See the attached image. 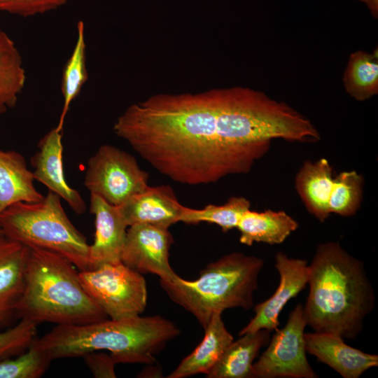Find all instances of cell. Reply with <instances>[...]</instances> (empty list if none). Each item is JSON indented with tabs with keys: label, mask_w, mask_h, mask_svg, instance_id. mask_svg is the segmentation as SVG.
Masks as SVG:
<instances>
[{
	"label": "cell",
	"mask_w": 378,
	"mask_h": 378,
	"mask_svg": "<svg viewBox=\"0 0 378 378\" xmlns=\"http://www.w3.org/2000/svg\"><path fill=\"white\" fill-rule=\"evenodd\" d=\"M278 124L271 97L237 86L150 96L130 105L113 131L160 174L196 186L248 173Z\"/></svg>",
	"instance_id": "obj_1"
},
{
	"label": "cell",
	"mask_w": 378,
	"mask_h": 378,
	"mask_svg": "<svg viewBox=\"0 0 378 378\" xmlns=\"http://www.w3.org/2000/svg\"><path fill=\"white\" fill-rule=\"evenodd\" d=\"M309 290L303 306L314 331L355 339L375 307V294L364 262L339 241L318 244L309 264Z\"/></svg>",
	"instance_id": "obj_2"
},
{
	"label": "cell",
	"mask_w": 378,
	"mask_h": 378,
	"mask_svg": "<svg viewBox=\"0 0 378 378\" xmlns=\"http://www.w3.org/2000/svg\"><path fill=\"white\" fill-rule=\"evenodd\" d=\"M179 333L172 321L160 316L139 315L85 324L57 325L32 344L52 360L106 350L116 364L150 365L167 342Z\"/></svg>",
	"instance_id": "obj_3"
},
{
	"label": "cell",
	"mask_w": 378,
	"mask_h": 378,
	"mask_svg": "<svg viewBox=\"0 0 378 378\" xmlns=\"http://www.w3.org/2000/svg\"><path fill=\"white\" fill-rule=\"evenodd\" d=\"M76 266L60 254L29 248L16 316L36 324L78 325L108 318L82 286Z\"/></svg>",
	"instance_id": "obj_4"
},
{
	"label": "cell",
	"mask_w": 378,
	"mask_h": 378,
	"mask_svg": "<svg viewBox=\"0 0 378 378\" xmlns=\"http://www.w3.org/2000/svg\"><path fill=\"white\" fill-rule=\"evenodd\" d=\"M264 265L260 257L232 252L209 263L194 281L180 276L173 282L160 279V286L204 329L215 314L253 307V295Z\"/></svg>",
	"instance_id": "obj_5"
},
{
	"label": "cell",
	"mask_w": 378,
	"mask_h": 378,
	"mask_svg": "<svg viewBox=\"0 0 378 378\" xmlns=\"http://www.w3.org/2000/svg\"><path fill=\"white\" fill-rule=\"evenodd\" d=\"M61 200L48 190L38 201L15 203L0 214V227L6 237L29 248L54 251L79 271L90 270V245L68 218Z\"/></svg>",
	"instance_id": "obj_6"
},
{
	"label": "cell",
	"mask_w": 378,
	"mask_h": 378,
	"mask_svg": "<svg viewBox=\"0 0 378 378\" xmlns=\"http://www.w3.org/2000/svg\"><path fill=\"white\" fill-rule=\"evenodd\" d=\"M78 276L84 289L110 318L136 316L145 310L146 280L121 261L79 271Z\"/></svg>",
	"instance_id": "obj_7"
},
{
	"label": "cell",
	"mask_w": 378,
	"mask_h": 378,
	"mask_svg": "<svg viewBox=\"0 0 378 378\" xmlns=\"http://www.w3.org/2000/svg\"><path fill=\"white\" fill-rule=\"evenodd\" d=\"M148 174L131 154L111 145L101 146L90 158L84 185L90 194L120 206L148 185Z\"/></svg>",
	"instance_id": "obj_8"
},
{
	"label": "cell",
	"mask_w": 378,
	"mask_h": 378,
	"mask_svg": "<svg viewBox=\"0 0 378 378\" xmlns=\"http://www.w3.org/2000/svg\"><path fill=\"white\" fill-rule=\"evenodd\" d=\"M303 305L290 312L286 325L276 330L267 348L252 367V378H317L307 358Z\"/></svg>",
	"instance_id": "obj_9"
},
{
	"label": "cell",
	"mask_w": 378,
	"mask_h": 378,
	"mask_svg": "<svg viewBox=\"0 0 378 378\" xmlns=\"http://www.w3.org/2000/svg\"><path fill=\"white\" fill-rule=\"evenodd\" d=\"M173 237L168 229L147 224L129 226L120 260L141 274H153L160 279L174 281L179 276L169 265V251Z\"/></svg>",
	"instance_id": "obj_10"
},
{
	"label": "cell",
	"mask_w": 378,
	"mask_h": 378,
	"mask_svg": "<svg viewBox=\"0 0 378 378\" xmlns=\"http://www.w3.org/2000/svg\"><path fill=\"white\" fill-rule=\"evenodd\" d=\"M274 267L279 276L277 288L270 298L254 307V316L239 335L262 329L270 332L277 330L280 324L279 317L285 305L307 286L309 277L307 260L290 258L279 251L274 257Z\"/></svg>",
	"instance_id": "obj_11"
},
{
	"label": "cell",
	"mask_w": 378,
	"mask_h": 378,
	"mask_svg": "<svg viewBox=\"0 0 378 378\" xmlns=\"http://www.w3.org/2000/svg\"><path fill=\"white\" fill-rule=\"evenodd\" d=\"M62 131L56 127L48 132L39 141L38 150L31 159L34 180L41 183L49 191L64 200L77 214L86 210L80 194L67 183L63 169Z\"/></svg>",
	"instance_id": "obj_12"
},
{
	"label": "cell",
	"mask_w": 378,
	"mask_h": 378,
	"mask_svg": "<svg viewBox=\"0 0 378 378\" xmlns=\"http://www.w3.org/2000/svg\"><path fill=\"white\" fill-rule=\"evenodd\" d=\"M90 211L95 225L94 242L90 245V270L120 262L128 226L119 207L90 194Z\"/></svg>",
	"instance_id": "obj_13"
},
{
	"label": "cell",
	"mask_w": 378,
	"mask_h": 378,
	"mask_svg": "<svg viewBox=\"0 0 378 378\" xmlns=\"http://www.w3.org/2000/svg\"><path fill=\"white\" fill-rule=\"evenodd\" d=\"M307 353L344 378H359L378 366V356L347 344L340 335L324 332L304 333Z\"/></svg>",
	"instance_id": "obj_14"
},
{
	"label": "cell",
	"mask_w": 378,
	"mask_h": 378,
	"mask_svg": "<svg viewBox=\"0 0 378 378\" xmlns=\"http://www.w3.org/2000/svg\"><path fill=\"white\" fill-rule=\"evenodd\" d=\"M29 248L0 235V330L10 327L17 318Z\"/></svg>",
	"instance_id": "obj_15"
},
{
	"label": "cell",
	"mask_w": 378,
	"mask_h": 378,
	"mask_svg": "<svg viewBox=\"0 0 378 378\" xmlns=\"http://www.w3.org/2000/svg\"><path fill=\"white\" fill-rule=\"evenodd\" d=\"M127 225L147 224L168 229L180 222L183 206L169 186H148L118 206Z\"/></svg>",
	"instance_id": "obj_16"
},
{
	"label": "cell",
	"mask_w": 378,
	"mask_h": 378,
	"mask_svg": "<svg viewBox=\"0 0 378 378\" xmlns=\"http://www.w3.org/2000/svg\"><path fill=\"white\" fill-rule=\"evenodd\" d=\"M333 169L329 161L321 158L306 160L295 178L298 195L307 211L321 223L329 217L328 201L333 183Z\"/></svg>",
	"instance_id": "obj_17"
},
{
	"label": "cell",
	"mask_w": 378,
	"mask_h": 378,
	"mask_svg": "<svg viewBox=\"0 0 378 378\" xmlns=\"http://www.w3.org/2000/svg\"><path fill=\"white\" fill-rule=\"evenodd\" d=\"M220 313L215 314L204 328L200 344L184 358L168 378H184L200 373L207 374L227 346L234 341L226 328Z\"/></svg>",
	"instance_id": "obj_18"
},
{
	"label": "cell",
	"mask_w": 378,
	"mask_h": 378,
	"mask_svg": "<svg viewBox=\"0 0 378 378\" xmlns=\"http://www.w3.org/2000/svg\"><path fill=\"white\" fill-rule=\"evenodd\" d=\"M34 178L22 154L0 149V214L20 202H36L43 195L34 186Z\"/></svg>",
	"instance_id": "obj_19"
},
{
	"label": "cell",
	"mask_w": 378,
	"mask_h": 378,
	"mask_svg": "<svg viewBox=\"0 0 378 378\" xmlns=\"http://www.w3.org/2000/svg\"><path fill=\"white\" fill-rule=\"evenodd\" d=\"M298 226V223L284 211L267 209L258 212L250 209L242 215L237 229L240 233V243L250 246L255 242L280 244Z\"/></svg>",
	"instance_id": "obj_20"
},
{
	"label": "cell",
	"mask_w": 378,
	"mask_h": 378,
	"mask_svg": "<svg viewBox=\"0 0 378 378\" xmlns=\"http://www.w3.org/2000/svg\"><path fill=\"white\" fill-rule=\"evenodd\" d=\"M233 341L206 374L208 378H252L254 360L268 344L270 332L262 329L244 333Z\"/></svg>",
	"instance_id": "obj_21"
},
{
	"label": "cell",
	"mask_w": 378,
	"mask_h": 378,
	"mask_svg": "<svg viewBox=\"0 0 378 378\" xmlns=\"http://www.w3.org/2000/svg\"><path fill=\"white\" fill-rule=\"evenodd\" d=\"M25 82L20 52L13 39L0 27V115L15 106Z\"/></svg>",
	"instance_id": "obj_22"
},
{
	"label": "cell",
	"mask_w": 378,
	"mask_h": 378,
	"mask_svg": "<svg viewBox=\"0 0 378 378\" xmlns=\"http://www.w3.org/2000/svg\"><path fill=\"white\" fill-rule=\"evenodd\" d=\"M378 51L352 52L343 74L342 83L346 93L358 102L370 99L378 94Z\"/></svg>",
	"instance_id": "obj_23"
},
{
	"label": "cell",
	"mask_w": 378,
	"mask_h": 378,
	"mask_svg": "<svg viewBox=\"0 0 378 378\" xmlns=\"http://www.w3.org/2000/svg\"><path fill=\"white\" fill-rule=\"evenodd\" d=\"M76 31L75 46L62 72L61 91L63 96V106L56 126L59 131L62 130L71 102L77 97L88 78L86 68L85 24L83 21L80 20L77 23Z\"/></svg>",
	"instance_id": "obj_24"
},
{
	"label": "cell",
	"mask_w": 378,
	"mask_h": 378,
	"mask_svg": "<svg viewBox=\"0 0 378 378\" xmlns=\"http://www.w3.org/2000/svg\"><path fill=\"white\" fill-rule=\"evenodd\" d=\"M251 208V202L244 197H232L222 205L208 204L201 209L183 206L180 222L216 224L223 232L237 228L242 215Z\"/></svg>",
	"instance_id": "obj_25"
},
{
	"label": "cell",
	"mask_w": 378,
	"mask_h": 378,
	"mask_svg": "<svg viewBox=\"0 0 378 378\" xmlns=\"http://www.w3.org/2000/svg\"><path fill=\"white\" fill-rule=\"evenodd\" d=\"M364 178L355 170L344 171L333 178L328 201L330 214L343 217L354 216L363 201Z\"/></svg>",
	"instance_id": "obj_26"
},
{
	"label": "cell",
	"mask_w": 378,
	"mask_h": 378,
	"mask_svg": "<svg viewBox=\"0 0 378 378\" xmlns=\"http://www.w3.org/2000/svg\"><path fill=\"white\" fill-rule=\"evenodd\" d=\"M52 360L42 349L31 344L25 351L0 361V378H38Z\"/></svg>",
	"instance_id": "obj_27"
},
{
	"label": "cell",
	"mask_w": 378,
	"mask_h": 378,
	"mask_svg": "<svg viewBox=\"0 0 378 378\" xmlns=\"http://www.w3.org/2000/svg\"><path fill=\"white\" fill-rule=\"evenodd\" d=\"M37 326L22 318L16 325L0 330V361L25 351L38 337Z\"/></svg>",
	"instance_id": "obj_28"
},
{
	"label": "cell",
	"mask_w": 378,
	"mask_h": 378,
	"mask_svg": "<svg viewBox=\"0 0 378 378\" xmlns=\"http://www.w3.org/2000/svg\"><path fill=\"white\" fill-rule=\"evenodd\" d=\"M69 0H0V11L30 17L55 10Z\"/></svg>",
	"instance_id": "obj_29"
},
{
	"label": "cell",
	"mask_w": 378,
	"mask_h": 378,
	"mask_svg": "<svg viewBox=\"0 0 378 378\" xmlns=\"http://www.w3.org/2000/svg\"><path fill=\"white\" fill-rule=\"evenodd\" d=\"M86 365L94 377H115L114 366L116 364L112 356L102 351H95L83 356Z\"/></svg>",
	"instance_id": "obj_30"
},
{
	"label": "cell",
	"mask_w": 378,
	"mask_h": 378,
	"mask_svg": "<svg viewBox=\"0 0 378 378\" xmlns=\"http://www.w3.org/2000/svg\"><path fill=\"white\" fill-rule=\"evenodd\" d=\"M365 4L372 15L377 18L378 16V0H358Z\"/></svg>",
	"instance_id": "obj_31"
},
{
	"label": "cell",
	"mask_w": 378,
	"mask_h": 378,
	"mask_svg": "<svg viewBox=\"0 0 378 378\" xmlns=\"http://www.w3.org/2000/svg\"><path fill=\"white\" fill-rule=\"evenodd\" d=\"M0 235H4L2 229L0 227Z\"/></svg>",
	"instance_id": "obj_32"
}]
</instances>
